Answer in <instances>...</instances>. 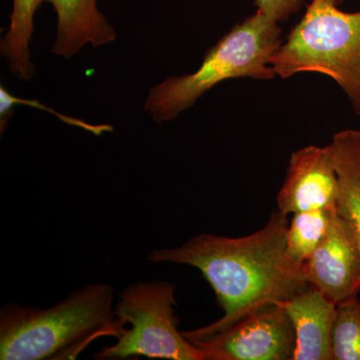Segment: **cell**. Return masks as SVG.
<instances>
[{
    "instance_id": "cell-14",
    "label": "cell",
    "mask_w": 360,
    "mask_h": 360,
    "mask_svg": "<svg viewBox=\"0 0 360 360\" xmlns=\"http://www.w3.org/2000/svg\"><path fill=\"white\" fill-rule=\"evenodd\" d=\"M333 360H360V300L338 303L333 328Z\"/></svg>"
},
{
    "instance_id": "cell-3",
    "label": "cell",
    "mask_w": 360,
    "mask_h": 360,
    "mask_svg": "<svg viewBox=\"0 0 360 360\" xmlns=\"http://www.w3.org/2000/svg\"><path fill=\"white\" fill-rule=\"evenodd\" d=\"M279 23L255 13L232 26L203 56L195 72L174 75L149 90L144 108L153 122L174 120L215 85L233 78L271 80L272 56L283 44Z\"/></svg>"
},
{
    "instance_id": "cell-9",
    "label": "cell",
    "mask_w": 360,
    "mask_h": 360,
    "mask_svg": "<svg viewBox=\"0 0 360 360\" xmlns=\"http://www.w3.org/2000/svg\"><path fill=\"white\" fill-rule=\"evenodd\" d=\"M279 303L288 312L295 328L292 360H333L331 340L338 304L310 285Z\"/></svg>"
},
{
    "instance_id": "cell-13",
    "label": "cell",
    "mask_w": 360,
    "mask_h": 360,
    "mask_svg": "<svg viewBox=\"0 0 360 360\" xmlns=\"http://www.w3.org/2000/svg\"><path fill=\"white\" fill-rule=\"evenodd\" d=\"M44 0H13L11 25L0 44V51L7 59L11 75L28 82L34 75L30 61V44L33 33V18Z\"/></svg>"
},
{
    "instance_id": "cell-2",
    "label": "cell",
    "mask_w": 360,
    "mask_h": 360,
    "mask_svg": "<svg viewBox=\"0 0 360 360\" xmlns=\"http://www.w3.org/2000/svg\"><path fill=\"white\" fill-rule=\"evenodd\" d=\"M110 283H90L49 309L9 302L0 309V359L73 360L101 338L127 330Z\"/></svg>"
},
{
    "instance_id": "cell-1",
    "label": "cell",
    "mask_w": 360,
    "mask_h": 360,
    "mask_svg": "<svg viewBox=\"0 0 360 360\" xmlns=\"http://www.w3.org/2000/svg\"><path fill=\"white\" fill-rule=\"evenodd\" d=\"M288 215L272 213L262 229L243 238L202 233L179 248L151 251L149 262L191 265L212 285L224 314L195 330L182 331L188 340L217 333L269 303L290 300L309 284L291 274L284 262Z\"/></svg>"
},
{
    "instance_id": "cell-6",
    "label": "cell",
    "mask_w": 360,
    "mask_h": 360,
    "mask_svg": "<svg viewBox=\"0 0 360 360\" xmlns=\"http://www.w3.org/2000/svg\"><path fill=\"white\" fill-rule=\"evenodd\" d=\"M205 360H292L295 333L281 303L255 309L231 326L196 340Z\"/></svg>"
},
{
    "instance_id": "cell-5",
    "label": "cell",
    "mask_w": 360,
    "mask_h": 360,
    "mask_svg": "<svg viewBox=\"0 0 360 360\" xmlns=\"http://www.w3.org/2000/svg\"><path fill=\"white\" fill-rule=\"evenodd\" d=\"M175 305L174 283L151 281L129 284L118 295L115 310L116 316L131 328L94 359L205 360L200 348L177 329Z\"/></svg>"
},
{
    "instance_id": "cell-8",
    "label": "cell",
    "mask_w": 360,
    "mask_h": 360,
    "mask_svg": "<svg viewBox=\"0 0 360 360\" xmlns=\"http://www.w3.org/2000/svg\"><path fill=\"white\" fill-rule=\"evenodd\" d=\"M340 180L328 146H307L290 156L283 186L277 194L278 212L285 215L338 208Z\"/></svg>"
},
{
    "instance_id": "cell-4",
    "label": "cell",
    "mask_w": 360,
    "mask_h": 360,
    "mask_svg": "<svg viewBox=\"0 0 360 360\" xmlns=\"http://www.w3.org/2000/svg\"><path fill=\"white\" fill-rule=\"evenodd\" d=\"M343 0H311L302 20L272 56L276 77L315 72L335 80L360 116V11L345 13Z\"/></svg>"
},
{
    "instance_id": "cell-10",
    "label": "cell",
    "mask_w": 360,
    "mask_h": 360,
    "mask_svg": "<svg viewBox=\"0 0 360 360\" xmlns=\"http://www.w3.org/2000/svg\"><path fill=\"white\" fill-rule=\"evenodd\" d=\"M58 14V37L52 52L71 58L87 44L94 47L115 41L116 32L101 11L97 0H44Z\"/></svg>"
},
{
    "instance_id": "cell-15",
    "label": "cell",
    "mask_w": 360,
    "mask_h": 360,
    "mask_svg": "<svg viewBox=\"0 0 360 360\" xmlns=\"http://www.w3.org/2000/svg\"><path fill=\"white\" fill-rule=\"evenodd\" d=\"M303 4L304 0H255L257 11L279 25L297 13Z\"/></svg>"
},
{
    "instance_id": "cell-12",
    "label": "cell",
    "mask_w": 360,
    "mask_h": 360,
    "mask_svg": "<svg viewBox=\"0 0 360 360\" xmlns=\"http://www.w3.org/2000/svg\"><path fill=\"white\" fill-rule=\"evenodd\" d=\"M336 210L319 208L293 214L284 245V262L291 274L303 277V266L321 245Z\"/></svg>"
},
{
    "instance_id": "cell-11",
    "label": "cell",
    "mask_w": 360,
    "mask_h": 360,
    "mask_svg": "<svg viewBox=\"0 0 360 360\" xmlns=\"http://www.w3.org/2000/svg\"><path fill=\"white\" fill-rule=\"evenodd\" d=\"M328 146L340 180L338 212L354 227L360 246V130H340Z\"/></svg>"
},
{
    "instance_id": "cell-7",
    "label": "cell",
    "mask_w": 360,
    "mask_h": 360,
    "mask_svg": "<svg viewBox=\"0 0 360 360\" xmlns=\"http://www.w3.org/2000/svg\"><path fill=\"white\" fill-rule=\"evenodd\" d=\"M303 277L338 304L360 292V246L352 225L338 210L326 236L303 266Z\"/></svg>"
}]
</instances>
